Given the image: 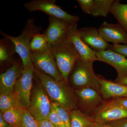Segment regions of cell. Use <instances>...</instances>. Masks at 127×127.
Wrapping results in <instances>:
<instances>
[{
    "mask_svg": "<svg viewBox=\"0 0 127 127\" xmlns=\"http://www.w3.org/2000/svg\"><path fill=\"white\" fill-rule=\"evenodd\" d=\"M34 72L51 102L60 105L68 112L78 109L75 90L69 84L65 81H57L34 67Z\"/></svg>",
    "mask_w": 127,
    "mask_h": 127,
    "instance_id": "1",
    "label": "cell"
},
{
    "mask_svg": "<svg viewBox=\"0 0 127 127\" xmlns=\"http://www.w3.org/2000/svg\"><path fill=\"white\" fill-rule=\"evenodd\" d=\"M56 62L59 72L66 83L75 64L80 58L79 55L68 36L65 39L50 46Z\"/></svg>",
    "mask_w": 127,
    "mask_h": 127,
    "instance_id": "2",
    "label": "cell"
},
{
    "mask_svg": "<svg viewBox=\"0 0 127 127\" xmlns=\"http://www.w3.org/2000/svg\"><path fill=\"white\" fill-rule=\"evenodd\" d=\"M42 28L36 25L34 18H30L27 21L20 35L14 37L10 35L1 31L0 33L3 37L10 40L14 43L16 53L20 57L23 63V68L33 66L32 61L31 52L30 45L33 37L41 33Z\"/></svg>",
    "mask_w": 127,
    "mask_h": 127,
    "instance_id": "3",
    "label": "cell"
},
{
    "mask_svg": "<svg viewBox=\"0 0 127 127\" xmlns=\"http://www.w3.org/2000/svg\"><path fill=\"white\" fill-rule=\"evenodd\" d=\"M70 76L68 79L70 78L72 84L77 89L89 88L100 93L99 78L94 71L93 63L85 61L80 58Z\"/></svg>",
    "mask_w": 127,
    "mask_h": 127,
    "instance_id": "4",
    "label": "cell"
},
{
    "mask_svg": "<svg viewBox=\"0 0 127 127\" xmlns=\"http://www.w3.org/2000/svg\"><path fill=\"white\" fill-rule=\"evenodd\" d=\"M56 0H31L23 5L28 11H39L48 15L62 19L71 24H77L80 18L68 14L56 4Z\"/></svg>",
    "mask_w": 127,
    "mask_h": 127,
    "instance_id": "5",
    "label": "cell"
},
{
    "mask_svg": "<svg viewBox=\"0 0 127 127\" xmlns=\"http://www.w3.org/2000/svg\"><path fill=\"white\" fill-rule=\"evenodd\" d=\"M35 77L36 80V85L31 98L29 111L37 121H39L48 118L52 105L47 94L39 80Z\"/></svg>",
    "mask_w": 127,
    "mask_h": 127,
    "instance_id": "6",
    "label": "cell"
},
{
    "mask_svg": "<svg viewBox=\"0 0 127 127\" xmlns=\"http://www.w3.org/2000/svg\"><path fill=\"white\" fill-rule=\"evenodd\" d=\"M34 66L23 68L16 82L14 93L20 106L29 111L31 101L32 81L34 78Z\"/></svg>",
    "mask_w": 127,
    "mask_h": 127,
    "instance_id": "7",
    "label": "cell"
},
{
    "mask_svg": "<svg viewBox=\"0 0 127 127\" xmlns=\"http://www.w3.org/2000/svg\"><path fill=\"white\" fill-rule=\"evenodd\" d=\"M31 58L35 68L50 76L57 81H65L59 72L50 48L44 51L31 52Z\"/></svg>",
    "mask_w": 127,
    "mask_h": 127,
    "instance_id": "8",
    "label": "cell"
},
{
    "mask_svg": "<svg viewBox=\"0 0 127 127\" xmlns=\"http://www.w3.org/2000/svg\"><path fill=\"white\" fill-rule=\"evenodd\" d=\"M96 122L107 124L127 118V109L114 104L111 101H104L93 112Z\"/></svg>",
    "mask_w": 127,
    "mask_h": 127,
    "instance_id": "9",
    "label": "cell"
},
{
    "mask_svg": "<svg viewBox=\"0 0 127 127\" xmlns=\"http://www.w3.org/2000/svg\"><path fill=\"white\" fill-rule=\"evenodd\" d=\"M49 23L46 30L43 32L49 47L65 39L71 24L62 19L52 16H48Z\"/></svg>",
    "mask_w": 127,
    "mask_h": 127,
    "instance_id": "10",
    "label": "cell"
},
{
    "mask_svg": "<svg viewBox=\"0 0 127 127\" xmlns=\"http://www.w3.org/2000/svg\"><path fill=\"white\" fill-rule=\"evenodd\" d=\"M75 92L78 103L87 112H93L104 102L100 93L93 89L84 88L76 89Z\"/></svg>",
    "mask_w": 127,
    "mask_h": 127,
    "instance_id": "11",
    "label": "cell"
},
{
    "mask_svg": "<svg viewBox=\"0 0 127 127\" xmlns=\"http://www.w3.org/2000/svg\"><path fill=\"white\" fill-rule=\"evenodd\" d=\"M98 61L109 64L116 69L118 76H127V57L110 49L94 51Z\"/></svg>",
    "mask_w": 127,
    "mask_h": 127,
    "instance_id": "12",
    "label": "cell"
},
{
    "mask_svg": "<svg viewBox=\"0 0 127 127\" xmlns=\"http://www.w3.org/2000/svg\"><path fill=\"white\" fill-rule=\"evenodd\" d=\"M77 27V24L70 25L67 36L76 50L80 58L85 61L93 63L94 62L98 61L95 51L81 39Z\"/></svg>",
    "mask_w": 127,
    "mask_h": 127,
    "instance_id": "13",
    "label": "cell"
},
{
    "mask_svg": "<svg viewBox=\"0 0 127 127\" xmlns=\"http://www.w3.org/2000/svg\"><path fill=\"white\" fill-rule=\"evenodd\" d=\"M98 29L100 35L108 43L127 45V32L119 23L112 24L104 21Z\"/></svg>",
    "mask_w": 127,
    "mask_h": 127,
    "instance_id": "14",
    "label": "cell"
},
{
    "mask_svg": "<svg viewBox=\"0 0 127 127\" xmlns=\"http://www.w3.org/2000/svg\"><path fill=\"white\" fill-rule=\"evenodd\" d=\"M23 68V63L15 62L0 75V94H10L14 92L17 81L20 76Z\"/></svg>",
    "mask_w": 127,
    "mask_h": 127,
    "instance_id": "15",
    "label": "cell"
},
{
    "mask_svg": "<svg viewBox=\"0 0 127 127\" xmlns=\"http://www.w3.org/2000/svg\"><path fill=\"white\" fill-rule=\"evenodd\" d=\"M81 39L94 51H103L109 49L110 45L100 35L98 29L93 27L78 29Z\"/></svg>",
    "mask_w": 127,
    "mask_h": 127,
    "instance_id": "16",
    "label": "cell"
},
{
    "mask_svg": "<svg viewBox=\"0 0 127 127\" xmlns=\"http://www.w3.org/2000/svg\"><path fill=\"white\" fill-rule=\"evenodd\" d=\"M100 93L105 99L127 97V86L98 77Z\"/></svg>",
    "mask_w": 127,
    "mask_h": 127,
    "instance_id": "17",
    "label": "cell"
},
{
    "mask_svg": "<svg viewBox=\"0 0 127 127\" xmlns=\"http://www.w3.org/2000/svg\"><path fill=\"white\" fill-rule=\"evenodd\" d=\"M16 53L14 43L9 39L3 37L0 40V62L1 64L12 65L15 62L14 57Z\"/></svg>",
    "mask_w": 127,
    "mask_h": 127,
    "instance_id": "18",
    "label": "cell"
},
{
    "mask_svg": "<svg viewBox=\"0 0 127 127\" xmlns=\"http://www.w3.org/2000/svg\"><path fill=\"white\" fill-rule=\"evenodd\" d=\"M69 113L71 127H88L96 122L92 116L85 114L79 109L70 111Z\"/></svg>",
    "mask_w": 127,
    "mask_h": 127,
    "instance_id": "19",
    "label": "cell"
},
{
    "mask_svg": "<svg viewBox=\"0 0 127 127\" xmlns=\"http://www.w3.org/2000/svg\"><path fill=\"white\" fill-rule=\"evenodd\" d=\"M114 0H94L89 15L94 17H106L110 13Z\"/></svg>",
    "mask_w": 127,
    "mask_h": 127,
    "instance_id": "20",
    "label": "cell"
},
{
    "mask_svg": "<svg viewBox=\"0 0 127 127\" xmlns=\"http://www.w3.org/2000/svg\"><path fill=\"white\" fill-rule=\"evenodd\" d=\"M120 1L118 0L114 1L110 13L127 32V4H122Z\"/></svg>",
    "mask_w": 127,
    "mask_h": 127,
    "instance_id": "21",
    "label": "cell"
},
{
    "mask_svg": "<svg viewBox=\"0 0 127 127\" xmlns=\"http://www.w3.org/2000/svg\"><path fill=\"white\" fill-rule=\"evenodd\" d=\"M25 109L19 106H16L2 113V117L10 127H17Z\"/></svg>",
    "mask_w": 127,
    "mask_h": 127,
    "instance_id": "22",
    "label": "cell"
},
{
    "mask_svg": "<svg viewBox=\"0 0 127 127\" xmlns=\"http://www.w3.org/2000/svg\"><path fill=\"white\" fill-rule=\"evenodd\" d=\"M49 48L47 40L43 33L37 34L32 39L30 45L31 52L44 51Z\"/></svg>",
    "mask_w": 127,
    "mask_h": 127,
    "instance_id": "23",
    "label": "cell"
},
{
    "mask_svg": "<svg viewBox=\"0 0 127 127\" xmlns=\"http://www.w3.org/2000/svg\"><path fill=\"white\" fill-rule=\"evenodd\" d=\"M16 106H19L13 93L10 94H0V112H4L8 109Z\"/></svg>",
    "mask_w": 127,
    "mask_h": 127,
    "instance_id": "24",
    "label": "cell"
},
{
    "mask_svg": "<svg viewBox=\"0 0 127 127\" xmlns=\"http://www.w3.org/2000/svg\"><path fill=\"white\" fill-rule=\"evenodd\" d=\"M17 127H38L37 121L28 110L25 109L20 122Z\"/></svg>",
    "mask_w": 127,
    "mask_h": 127,
    "instance_id": "25",
    "label": "cell"
},
{
    "mask_svg": "<svg viewBox=\"0 0 127 127\" xmlns=\"http://www.w3.org/2000/svg\"><path fill=\"white\" fill-rule=\"evenodd\" d=\"M51 104L57 113L63 120L66 127H71V119L69 112L58 104L52 102H51Z\"/></svg>",
    "mask_w": 127,
    "mask_h": 127,
    "instance_id": "26",
    "label": "cell"
},
{
    "mask_svg": "<svg viewBox=\"0 0 127 127\" xmlns=\"http://www.w3.org/2000/svg\"><path fill=\"white\" fill-rule=\"evenodd\" d=\"M48 119L55 127H66L63 120L57 113L52 106Z\"/></svg>",
    "mask_w": 127,
    "mask_h": 127,
    "instance_id": "27",
    "label": "cell"
},
{
    "mask_svg": "<svg viewBox=\"0 0 127 127\" xmlns=\"http://www.w3.org/2000/svg\"><path fill=\"white\" fill-rule=\"evenodd\" d=\"M127 57V45L122 44L110 45L109 49Z\"/></svg>",
    "mask_w": 127,
    "mask_h": 127,
    "instance_id": "28",
    "label": "cell"
},
{
    "mask_svg": "<svg viewBox=\"0 0 127 127\" xmlns=\"http://www.w3.org/2000/svg\"><path fill=\"white\" fill-rule=\"evenodd\" d=\"M77 1L84 13L89 14L94 0H77Z\"/></svg>",
    "mask_w": 127,
    "mask_h": 127,
    "instance_id": "29",
    "label": "cell"
},
{
    "mask_svg": "<svg viewBox=\"0 0 127 127\" xmlns=\"http://www.w3.org/2000/svg\"><path fill=\"white\" fill-rule=\"evenodd\" d=\"M112 127H127V118L108 123Z\"/></svg>",
    "mask_w": 127,
    "mask_h": 127,
    "instance_id": "30",
    "label": "cell"
},
{
    "mask_svg": "<svg viewBox=\"0 0 127 127\" xmlns=\"http://www.w3.org/2000/svg\"><path fill=\"white\" fill-rule=\"evenodd\" d=\"M112 102L127 109V97L110 100Z\"/></svg>",
    "mask_w": 127,
    "mask_h": 127,
    "instance_id": "31",
    "label": "cell"
},
{
    "mask_svg": "<svg viewBox=\"0 0 127 127\" xmlns=\"http://www.w3.org/2000/svg\"><path fill=\"white\" fill-rule=\"evenodd\" d=\"M38 127H55L48 118L37 121Z\"/></svg>",
    "mask_w": 127,
    "mask_h": 127,
    "instance_id": "32",
    "label": "cell"
},
{
    "mask_svg": "<svg viewBox=\"0 0 127 127\" xmlns=\"http://www.w3.org/2000/svg\"><path fill=\"white\" fill-rule=\"evenodd\" d=\"M114 82L127 86V76H117Z\"/></svg>",
    "mask_w": 127,
    "mask_h": 127,
    "instance_id": "33",
    "label": "cell"
},
{
    "mask_svg": "<svg viewBox=\"0 0 127 127\" xmlns=\"http://www.w3.org/2000/svg\"><path fill=\"white\" fill-rule=\"evenodd\" d=\"M0 127H10V125L4 120L2 117L1 112H0Z\"/></svg>",
    "mask_w": 127,
    "mask_h": 127,
    "instance_id": "34",
    "label": "cell"
},
{
    "mask_svg": "<svg viewBox=\"0 0 127 127\" xmlns=\"http://www.w3.org/2000/svg\"><path fill=\"white\" fill-rule=\"evenodd\" d=\"M88 127H112L109 125L108 124L100 123L97 122L93 124Z\"/></svg>",
    "mask_w": 127,
    "mask_h": 127,
    "instance_id": "35",
    "label": "cell"
}]
</instances>
